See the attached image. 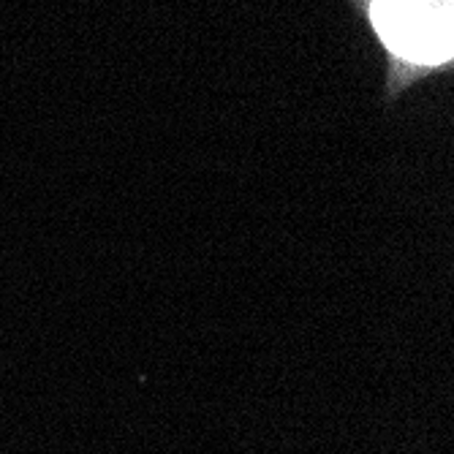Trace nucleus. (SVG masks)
<instances>
[{
    "label": "nucleus",
    "mask_w": 454,
    "mask_h": 454,
    "mask_svg": "<svg viewBox=\"0 0 454 454\" xmlns=\"http://www.w3.org/2000/svg\"><path fill=\"white\" fill-rule=\"evenodd\" d=\"M373 20L403 58L433 63L454 55V0H379Z\"/></svg>",
    "instance_id": "obj_1"
}]
</instances>
